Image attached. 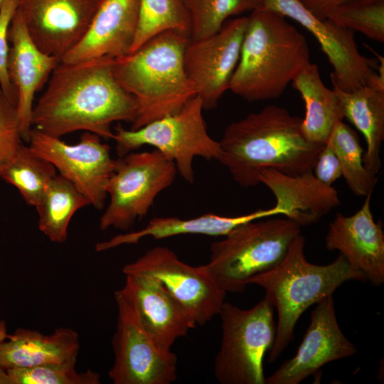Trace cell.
Listing matches in <instances>:
<instances>
[{"instance_id": "cell-6", "label": "cell", "mask_w": 384, "mask_h": 384, "mask_svg": "<svg viewBox=\"0 0 384 384\" xmlns=\"http://www.w3.org/2000/svg\"><path fill=\"white\" fill-rule=\"evenodd\" d=\"M300 232L301 226L287 218L243 223L211 244L205 266L225 292H243L250 278L284 258Z\"/></svg>"}, {"instance_id": "cell-20", "label": "cell", "mask_w": 384, "mask_h": 384, "mask_svg": "<svg viewBox=\"0 0 384 384\" xmlns=\"http://www.w3.org/2000/svg\"><path fill=\"white\" fill-rule=\"evenodd\" d=\"M258 179L274 195V206L301 227L317 223L340 205L337 190L321 182L313 170L288 175L265 168L260 171Z\"/></svg>"}, {"instance_id": "cell-12", "label": "cell", "mask_w": 384, "mask_h": 384, "mask_svg": "<svg viewBox=\"0 0 384 384\" xmlns=\"http://www.w3.org/2000/svg\"><path fill=\"white\" fill-rule=\"evenodd\" d=\"M28 143L36 154L50 161L60 176L82 193L91 206L97 210L104 208L106 186L116 159L101 137L85 132L77 144H70L33 127Z\"/></svg>"}, {"instance_id": "cell-24", "label": "cell", "mask_w": 384, "mask_h": 384, "mask_svg": "<svg viewBox=\"0 0 384 384\" xmlns=\"http://www.w3.org/2000/svg\"><path fill=\"white\" fill-rule=\"evenodd\" d=\"M343 118L363 135L366 150L363 161L366 169L377 175L382 166L380 149L384 140V90L364 85L351 92L333 88Z\"/></svg>"}, {"instance_id": "cell-37", "label": "cell", "mask_w": 384, "mask_h": 384, "mask_svg": "<svg viewBox=\"0 0 384 384\" xmlns=\"http://www.w3.org/2000/svg\"><path fill=\"white\" fill-rule=\"evenodd\" d=\"M0 384H12L7 370L0 366Z\"/></svg>"}, {"instance_id": "cell-35", "label": "cell", "mask_w": 384, "mask_h": 384, "mask_svg": "<svg viewBox=\"0 0 384 384\" xmlns=\"http://www.w3.org/2000/svg\"><path fill=\"white\" fill-rule=\"evenodd\" d=\"M313 171L314 176L328 186H331L342 176L339 159L329 141L319 151Z\"/></svg>"}, {"instance_id": "cell-13", "label": "cell", "mask_w": 384, "mask_h": 384, "mask_svg": "<svg viewBox=\"0 0 384 384\" xmlns=\"http://www.w3.org/2000/svg\"><path fill=\"white\" fill-rule=\"evenodd\" d=\"M247 16L230 18L215 33L189 39L183 53L186 75L201 98L203 109L215 107L237 66Z\"/></svg>"}, {"instance_id": "cell-30", "label": "cell", "mask_w": 384, "mask_h": 384, "mask_svg": "<svg viewBox=\"0 0 384 384\" xmlns=\"http://www.w3.org/2000/svg\"><path fill=\"white\" fill-rule=\"evenodd\" d=\"M191 18V39L217 33L232 16L262 7L263 0H181Z\"/></svg>"}, {"instance_id": "cell-4", "label": "cell", "mask_w": 384, "mask_h": 384, "mask_svg": "<svg viewBox=\"0 0 384 384\" xmlns=\"http://www.w3.org/2000/svg\"><path fill=\"white\" fill-rule=\"evenodd\" d=\"M189 39L181 31H167L135 51L113 60L116 79L135 102L136 117L131 129L176 112L197 95L183 65Z\"/></svg>"}, {"instance_id": "cell-17", "label": "cell", "mask_w": 384, "mask_h": 384, "mask_svg": "<svg viewBox=\"0 0 384 384\" xmlns=\"http://www.w3.org/2000/svg\"><path fill=\"white\" fill-rule=\"evenodd\" d=\"M371 195L356 213L336 214L329 225L325 247L338 250L366 280L378 286L384 282V232L382 221L373 218Z\"/></svg>"}, {"instance_id": "cell-15", "label": "cell", "mask_w": 384, "mask_h": 384, "mask_svg": "<svg viewBox=\"0 0 384 384\" xmlns=\"http://www.w3.org/2000/svg\"><path fill=\"white\" fill-rule=\"evenodd\" d=\"M100 0H17L16 11L36 46L61 58L83 37Z\"/></svg>"}, {"instance_id": "cell-9", "label": "cell", "mask_w": 384, "mask_h": 384, "mask_svg": "<svg viewBox=\"0 0 384 384\" xmlns=\"http://www.w3.org/2000/svg\"><path fill=\"white\" fill-rule=\"evenodd\" d=\"M176 173L174 161L156 149L119 156L106 186L110 201L100 218V228L127 230L148 213L156 197L173 183Z\"/></svg>"}, {"instance_id": "cell-22", "label": "cell", "mask_w": 384, "mask_h": 384, "mask_svg": "<svg viewBox=\"0 0 384 384\" xmlns=\"http://www.w3.org/2000/svg\"><path fill=\"white\" fill-rule=\"evenodd\" d=\"M79 350V335L71 328L59 327L50 334L18 328L0 341V366L8 370L76 363Z\"/></svg>"}, {"instance_id": "cell-11", "label": "cell", "mask_w": 384, "mask_h": 384, "mask_svg": "<svg viewBox=\"0 0 384 384\" xmlns=\"http://www.w3.org/2000/svg\"><path fill=\"white\" fill-rule=\"evenodd\" d=\"M122 272L154 277L196 325L203 326L218 315L225 302L227 293L218 287L205 265L186 264L166 247L149 249L134 262L125 265Z\"/></svg>"}, {"instance_id": "cell-28", "label": "cell", "mask_w": 384, "mask_h": 384, "mask_svg": "<svg viewBox=\"0 0 384 384\" xmlns=\"http://www.w3.org/2000/svg\"><path fill=\"white\" fill-rule=\"evenodd\" d=\"M336 151L342 169V176L356 196L372 194L378 182L363 161V149L357 133L342 120L336 123L328 140Z\"/></svg>"}, {"instance_id": "cell-36", "label": "cell", "mask_w": 384, "mask_h": 384, "mask_svg": "<svg viewBox=\"0 0 384 384\" xmlns=\"http://www.w3.org/2000/svg\"><path fill=\"white\" fill-rule=\"evenodd\" d=\"M303 6L319 19H325L336 7L355 0H299Z\"/></svg>"}, {"instance_id": "cell-27", "label": "cell", "mask_w": 384, "mask_h": 384, "mask_svg": "<svg viewBox=\"0 0 384 384\" xmlns=\"http://www.w3.org/2000/svg\"><path fill=\"white\" fill-rule=\"evenodd\" d=\"M56 171L50 161L23 144L0 178L14 186L28 205L36 207Z\"/></svg>"}, {"instance_id": "cell-29", "label": "cell", "mask_w": 384, "mask_h": 384, "mask_svg": "<svg viewBox=\"0 0 384 384\" xmlns=\"http://www.w3.org/2000/svg\"><path fill=\"white\" fill-rule=\"evenodd\" d=\"M191 28L190 16L181 0H139L138 24L129 53L167 31L191 36Z\"/></svg>"}, {"instance_id": "cell-19", "label": "cell", "mask_w": 384, "mask_h": 384, "mask_svg": "<svg viewBox=\"0 0 384 384\" xmlns=\"http://www.w3.org/2000/svg\"><path fill=\"white\" fill-rule=\"evenodd\" d=\"M9 41L8 73L17 95L16 112L22 138L28 142L33 128L35 95L48 82L60 60L36 46L17 11L9 26Z\"/></svg>"}, {"instance_id": "cell-34", "label": "cell", "mask_w": 384, "mask_h": 384, "mask_svg": "<svg viewBox=\"0 0 384 384\" xmlns=\"http://www.w3.org/2000/svg\"><path fill=\"white\" fill-rule=\"evenodd\" d=\"M17 9V0H4L0 6V90L16 105L17 95L8 73L9 29Z\"/></svg>"}, {"instance_id": "cell-38", "label": "cell", "mask_w": 384, "mask_h": 384, "mask_svg": "<svg viewBox=\"0 0 384 384\" xmlns=\"http://www.w3.org/2000/svg\"><path fill=\"white\" fill-rule=\"evenodd\" d=\"M8 336L6 322L0 319V341L6 338Z\"/></svg>"}, {"instance_id": "cell-14", "label": "cell", "mask_w": 384, "mask_h": 384, "mask_svg": "<svg viewBox=\"0 0 384 384\" xmlns=\"http://www.w3.org/2000/svg\"><path fill=\"white\" fill-rule=\"evenodd\" d=\"M262 7L294 20L315 37L333 68L334 87L351 92L368 83L375 61L360 53L353 31L316 18L299 0H263Z\"/></svg>"}, {"instance_id": "cell-31", "label": "cell", "mask_w": 384, "mask_h": 384, "mask_svg": "<svg viewBox=\"0 0 384 384\" xmlns=\"http://www.w3.org/2000/svg\"><path fill=\"white\" fill-rule=\"evenodd\" d=\"M325 19L373 41L384 42V0H355L336 7Z\"/></svg>"}, {"instance_id": "cell-10", "label": "cell", "mask_w": 384, "mask_h": 384, "mask_svg": "<svg viewBox=\"0 0 384 384\" xmlns=\"http://www.w3.org/2000/svg\"><path fill=\"white\" fill-rule=\"evenodd\" d=\"M117 308L112 338L114 360L109 371L114 384H171L177 378V357L161 349L140 319L134 294L125 281L114 292Z\"/></svg>"}, {"instance_id": "cell-23", "label": "cell", "mask_w": 384, "mask_h": 384, "mask_svg": "<svg viewBox=\"0 0 384 384\" xmlns=\"http://www.w3.org/2000/svg\"><path fill=\"white\" fill-rule=\"evenodd\" d=\"M277 215H282V212L274 206L238 216L206 213L190 219L171 216L157 217L150 220L147 225L139 230L118 234L97 243L95 250L97 252H103L124 245L137 244L146 237L160 240L188 234L225 236L240 225Z\"/></svg>"}, {"instance_id": "cell-39", "label": "cell", "mask_w": 384, "mask_h": 384, "mask_svg": "<svg viewBox=\"0 0 384 384\" xmlns=\"http://www.w3.org/2000/svg\"><path fill=\"white\" fill-rule=\"evenodd\" d=\"M3 1H4V0H0V6H1V5Z\"/></svg>"}, {"instance_id": "cell-1", "label": "cell", "mask_w": 384, "mask_h": 384, "mask_svg": "<svg viewBox=\"0 0 384 384\" xmlns=\"http://www.w3.org/2000/svg\"><path fill=\"white\" fill-rule=\"evenodd\" d=\"M113 60L60 61L33 106V127L58 138L85 131L113 139L112 124H132L136 117L135 102L116 79Z\"/></svg>"}, {"instance_id": "cell-7", "label": "cell", "mask_w": 384, "mask_h": 384, "mask_svg": "<svg viewBox=\"0 0 384 384\" xmlns=\"http://www.w3.org/2000/svg\"><path fill=\"white\" fill-rule=\"evenodd\" d=\"M203 106L196 95L178 111L137 129H126L120 124L114 129L113 139L119 156L144 145L154 146L174 161L177 172L188 183L194 181L193 159L218 161L220 142L208 133L203 116Z\"/></svg>"}, {"instance_id": "cell-8", "label": "cell", "mask_w": 384, "mask_h": 384, "mask_svg": "<svg viewBox=\"0 0 384 384\" xmlns=\"http://www.w3.org/2000/svg\"><path fill=\"white\" fill-rule=\"evenodd\" d=\"M222 340L214 363L221 384H264L263 359L276 335L274 307L264 297L249 309L225 302L218 314Z\"/></svg>"}, {"instance_id": "cell-2", "label": "cell", "mask_w": 384, "mask_h": 384, "mask_svg": "<svg viewBox=\"0 0 384 384\" xmlns=\"http://www.w3.org/2000/svg\"><path fill=\"white\" fill-rule=\"evenodd\" d=\"M302 119L275 105L228 124L219 141L218 159L240 186L260 183L259 172L271 168L288 175L313 170L324 144L309 142Z\"/></svg>"}, {"instance_id": "cell-18", "label": "cell", "mask_w": 384, "mask_h": 384, "mask_svg": "<svg viewBox=\"0 0 384 384\" xmlns=\"http://www.w3.org/2000/svg\"><path fill=\"white\" fill-rule=\"evenodd\" d=\"M139 0H100L81 40L60 59L77 63L127 55L138 24Z\"/></svg>"}, {"instance_id": "cell-16", "label": "cell", "mask_w": 384, "mask_h": 384, "mask_svg": "<svg viewBox=\"0 0 384 384\" xmlns=\"http://www.w3.org/2000/svg\"><path fill=\"white\" fill-rule=\"evenodd\" d=\"M316 304L296 354L265 378V383L298 384L328 363L356 353V346L339 327L332 295Z\"/></svg>"}, {"instance_id": "cell-3", "label": "cell", "mask_w": 384, "mask_h": 384, "mask_svg": "<svg viewBox=\"0 0 384 384\" xmlns=\"http://www.w3.org/2000/svg\"><path fill=\"white\" fill-rule=\"evenodd\" d=\"M279 13L263 7L247 16L229 90L249 102L280 97L310 62L305 36Z\"/></svg>"}, {"instance_id": "cell-21", "label": "cell", "mask_w": 384, "mask_h": 384, "mask_svg": "<svg viewBox=\"0 0 384 384\" xmlns=\"http://www.w3.org/2000/svg\"><path fill=\"white\" fill-rule=\"evenodd\" d=\"M125 276L145 329L161 349L171 351L176 340L187 335L196 323L151 275L132 272Z\"/></svg>"}, {"instance_id": "cell-33", "label": "cell", "mask_w": 384, "mask_h": 384, "mask_svg": "<svg viewBox=\"0 0 384 384\" xmlns=\"http://www.w3.org/2000/svg\"><path fill=\"white\" fill-rule=\"evenodd\" d=\"M16 105L0 90V176L23 144Z\"/></svg>"}, {"instance_id": "cell-26", "label": "cell", "mask_w": 384, "mask_h": 384, "mask_svg": "<svg viewBox=\"0 0 384 384\" xmlns=\"http://www.w3.org/2000/svg\"><path fill=\"white\" fill-rule=\"evenodd\" d=\"M91 205L90 200L70 181L57 174L36 206L38 229L51 242L63 243L74 214Z\"/></svg>"}, {"instance_id": "cell-5", "label": "cell", "mask_w": 384, "mask_h": 384, "mask_svg": "<svg viewBox=\"0 0 384 384\" xmlns=\"http://www.w3.org/2000/svg\"><path fill=\"white\" fill-rule=\"evenodd\" d=\"M304 245L305 239L299 233L277 265L247 282V285L262 287L265 298L277 311L276 335L269 363L276 361L292 341L295 326L309 307L332 295L347 281H366L341 254L328 265L310 263L304 255Z\"/></svg>"}, {"instance_id": "cell-32", "label": "cell", "mask_w": 384, "mask_h": 384, "mask_svg": "<svg viewBox=\"0 0 384 384\" xmlns=\"http://www.w3.org/2000/svg\"><path fill=\"white\" fill-rule=\"evenodd\" d=\"M76 363H55L8 369L12 384H99L100 375L88 369L78 372Z\"/></svg>"}, {"instance_id": "cell-25", "label": "cell", "mask_w": 384, "mask_h": 384, "mask_svg": "<svg viewBox=\"0 0 384 384\" xmlns=\"http://www.w3.org/2000/svg\"><path fill=\"white\" fill-rule=\"evenodd\" d=\"M292 85L305 105L304 135L312 143L324 144L336 123L343 119L336 93L324 84L319 66L311 62L294 77Z\"/></svg>"}]
</instances>
